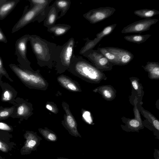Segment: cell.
Here are the masks:
<instances>
[{
	"mask_svg": "<svg viewBox=\"0 0 159 159\" xmlns=\"http://www.w3.org/2000/svg\"><path fill=\"white\" fill-rule=\"evenodd\" d=\"M29 41L39 65L49 66L55 61L57 46L55 43L34 34L30 35Z\"/></svg>",
	"mask_w": 159,
	"mask_h": 159,
	"instance_id": "6da1fadb",
	"label": "cell"
},
{
	"mask_svg": "<svg viewBox=\"0 0 159 159\" xmlns=\"http://www.w3.org/2000/svg\"><path fill=\"white\" fill-rule=\"evenodd\" d=\"M34 6L28 8V6L25 7L23 13L12 29L13 33L23 28L28 24L35 21L40 23L44 20L49 9V5Z\"/></svg>",
	"mask_w": 159,
	"mask_h": 159,
	"instance_id": "7a4b0ae2",
	"label": "cell"
},
{
	"mask_svg": "<svg viewBox=\"0 0 159 159\" xmlns=\"http://www.w3.org/2000/svg\"><path fill=\"white\" fill-rule=\"evenodd\" d=\"M72 72L90 80H98L102 74L90 62L82 57L73 55L69 68Z\"/></svg>",
	"mask_w": 159,
	"mask_h": 159,
	"instance_id": "3957f363",
	"label": "cell"
},
{
	"mask_svg": "<svg viewBox=\"0 0 159 159\" xmlns=\"http://www.w3.org/2000/svg\"><path fill=\"white\" fill-rule=\"evenodd\" d=\"M74 39L71 38L63 45L57 46L55 61L59 71H63L69 68L74 55Z\"/></svg>",
	"mask_w": 159,
	"mask_h": 159,
	"instance_id": "277c9868",
	"label": "cell"
},
{
	"mask_svg": "<svg viewBox=\"0 0 159 159\" xmlns=\"http://www.w3.org/2000/svg\"><path fill=\"white\" fill-rule=\"evenodd\" d=\"M9 66L20 79L28 85L39 88L43 87L46 85L43 79L32 70L22 69L14 64H11Z\"/></svg>",
	"mask_w": 159,
	"mask_h": 159,
	"instance_id": "5b68a950",
	"label": "cell"
},
{
	"mask_svg": "<svg viewBox=\"0 0 159 159\" xmlns=\"http://www.w3.org/2000/svg\"><path fill=\"white\" fill-rule=\"evenodd\" d=\"M30 35H24L16 41L15 54L17 57V60L20 63V67L23 69L30 70V62L27 57V44L29 41Z\"/></svg>",
	"mask_w": 159,
	"mask_h": 159,
	"instance_id": "8992f818",
	"label": "cell"
},
{
	"mask_svg": "<svg viewBox=\"0 0 159 159\" xmlns=\"http://www.w3.org/2000/svg\"><path fill=\"white\" fill-rule=\"evenodd\" d=\"M116 9L111 7H100L93 9L83 15L90 23L94 24L102 21L113 14Z\"/></svg>",
	"mask_w": 159,
	"mask_h": 159,
	"instance_id": "52a82bcc",
	"label": "cell"
},
{
	"mask_svg": "<svg viewBox=\"0 0 159 159\" xmlns=\"http://www.w3.org/2000/svg\"><path fill=\"white\" fill-rule=\"evenodd\" d=\"M83 55L87 58L98 69L110 70L112 64L98 49L87 51Z\"/></svg>",
	"mask_w": 159,
	"mask_h": 159,
	"instance_id": "ba28073f",
	"label": "cell"
},
{
	"mask_svg": "<svg viewBox=\"0 0 159 159\" xmlns=\"http://www.w3.org/2000/svg\"><path fill=\"white\" fill-rule=\"evenodd\" d=\"M24 136L25 140L21 149L20 153L21 155L30 154L32 152L37 150L42 139L36 132L31 131H26Z\"/></svg>",
	"mask_w": 159,
	"mask_h": 159,
	"instance_id": "9c48e42d",
	"label": "cell"
},
{
	"mask_svg": "<svg viewBox=\"0 0 159 159\" xmlns=\"http://www.w3.org/2000/svg\"><path fill=\"white\" fill-rule=\"evenodd\" d=\"M158 21L156 19H145L130 24L124 27L121 32L123 34L141 33L150 29V27Z\"/></svg>",
	"mask_w": 159,
	"mask_h": 159,
	"instance_id": "30bf717a",
	"label": "cell"
},
{
	"mask_svg": "<svg viewBox=\"0 0 159 159\" xmlns=\"http://www.w3.org/2000/svg\"><path fill=\"white\" fill-rule=\"evenodd\" d=\"M105 48L115 55L120 65L128 64L134 57V55L127 50L117 47H106Z\"/></svg>",
	"mask_w": 159,
	"mask_h": 159,
	"instance_id": "8fae6325",
	"label": "cell"
},
{
	"mask_svg": "<svg viewBox=\"0 0 159 159\" xmlns=\"http://www.w3.org/2000/svg\"><path fill=\"white\" fill-rule=\"evenodd\" d=\"M65 111L66 112V116L65 121L63 124L64 127L71 135L81 138V136L77 130V124L75 120L70 112L69 110L66 109Z\"/></svg>",
	"mask_w": 159,
	"mask_h": 159,
	"instance_id": "7c38bea8",
	"label": "cell"
},
{
	"mask_svg": "<svg viewBox=\"0 0 159 159\" xmlns=\"http://www.w3.org/2000/svg\"><path fill=\"white\" fill-rule=\"evenodd\" d=\"M20 1V0H0V20L5 19Z\"/></svg>",
	"mask_w": 159,
	"mask_h": 159,
	"instance_id": "4fadbf2b",
	"label": "cell"
},
{
	"mask_svg": "<svg viewBox=\"0 0 159 159\" xmlns=\"http://www.w3.org/2000/svg\"><path fill=\"white\" fill-rule=\"evenodd\" d=\"M60 11L53 3L49 6V9L44 20L43 26L48 28L54 25L58 19Z\"/></svg>",
	"mask_w": 159,
	"mask_h": 159,
	"instance_id": "5bb4252c",
	"label": "cell"
},
{
	"mask_svg": "<svg viewBox=\"0 0 159 159\" xmlns=\"http://www.w3.org/2000/svg\"><path fill=\"white\" fill-rule=\"evenodd\" d=\"M71 28V26L69 25L59 24L48 28L47 31L53 33L55 36H60L65 34Z\"/></svg>",
	"mask_w": 159,
	"mask_h": 159,
	"instance_id": "9a60e30c",
	"label": "cell"
},
{
	"mask_svg": "<svg viewBox=\"0 0 159 159\" xmlns=\"http://www.w3.org/2000/svg\"><path fill=\"white\" fill-rule=\"evenodd\" d=\"M71 3L70 0H57L53 4L57 9L61 12L58 19L64 16L69 9Z\"/></svg>",
	"mask_w": 159,
	"mask_h": 159,
	"instance_id": "2e32d148",
	"label": "cell"
},
{
	"mask_svg": "<svg viewBox=\"0 0 159 159\" xmlns=\"http://www.w3.org/2000/svg\"><path fill=\"white\" fill-rule=\"evenodd\" d=\"M151 36L150 34H134L126 35L124 38L129 42L139 44L145 42Z\"/></svg>",
	"mask_w": 159,
	"mask_h": 159,
	"instance_id": "e0dca14e",
	"label": "cell"
},
{
	"mask_svg": "<svg viewBox=\"0 0 159 159\" xmlns=\"http://www.w3.org/2000/svg\"><path fill=\"white\" fill-rule=\"evenodd\" d=\"M134 14L141 18L149 19L151 17L159 14V11L154 9H148L136 10L134 11Z\"/></svg>",
	"mask_w": 159,
	"mask_h": 159,
	"instance_id": "ac0fdd59",
	"label": "cell"
},
{
	"mask_svg": "<svg viewBox=\"0 0 159 159\" xmlns=\"http://www.w3.org/2000/svg\"><path fill=\"white\" fill-rule=\"evenodd\" d=\"M58 81L64 87L73 91H78L79 89L73 82L66 77L61 76L58 78Z\"/></svg>",
	"mask_w": 159,
	"mask_h": 159,
	"instance_id": "d6986e66",
	"label": "cell"
},
{
	"mask_svg": "<svg viewBox=\"0 0 159 159\" xmlns=\"http://www.w3.org/2000/svg\"><path fill=\"white\" fill-rule=\"evenodd\" d=\"M38 130L44 139L48 141L56 142L58 139L57 135L54 132L45 127L44 129L39 128Z\"/></svg>",
	"mask_w": 159,
	"mask_h": 159,
	"instance_id": "ffe728a7",
	"label": "cell"
},
{
	"mask_svg": "<svg viewBox=\"0 0 159 159\" xmlns=\"http://www.w3.org/2000/svg\"><path fill=\"white\" fill-rule=\"evenodd\" d=\"M152 76L158 77L159 76V64L158 62L148 61L144 67Z\"/></svg>",
	"mask_w": 159,
	"mask_h": 159,
	"instance_id": "44dd1931",
	"label": "cell"
},
{
	"mask_svg": "<svg viewBox=\"0 0 159 159\" xmlns=\"http://www.w3.org/2000/svg\"><path fill=\"white\" fill-rule=\"evenodd\" d=\"M97 49L99 50L112 64L120 65L118 60L115 55L112 53L105 47L99 48Z\"/></svg>",
	"mask_w": 159,
	"mask_h": 159,
	"instance_id": "7402d4cb",
	"label": "cell"
},
{
	"mask_svg": "<svg viewBox=\"0 0 159 159\" xmlns=\"http://www.w3.org/2000/svg\"><path fill=\"white\" fill-rule=\"evenodd\" d=\"M100 41V40L96 38L93 40H88L85 43L84 46L81 48L80 54L83 55L87 51L93 49Z\"/></svg>",
	"mask_w": 159,
	"mask_h": 159,
	"instance_id": "603a6c76",
	"label": "cell"
},
{
	"mask_svg": "<svg viewBox=\"0 0 159 159\" xmlns=\"http://www.w3.org/2000/svg\"><path fill=\"white\" fill-rule=\"evenodd\" d=\"M116 25V24H114L105 27L101 31L96 34V38L101 40L103 38L111 34L114 30Z\"/></svg>",
	"mask_w": 159,
	"mask_h": 159,
	"instance_id": "cb8c5ba5",
	"label": "cell"
},
{
	"mask_svg": "<svg viewBox=\"0 0 159 159\" xmlns=\"http://www.w3.org/2000/svg\"><path fill=\"white\" fill-rule=\"evenodd\" d=\"M12 148V144H10V142L0 137V151L7 152Z\"/></svg>",
	"mask_w": 159,
	"mask_h": 159,
	"instance_id": "d4e9b609",
	"label": "cell"
},
{
	"mask_svg": "<svg viewBox=\"0 0 159 159\" xmlns=\"http://www.w3.org/2000/svg\"><path fill=\"white\" fill-rule=\"evenodd\" d=\"M30 109L29 107L25 103L20 105L17 108L16 113L17 115L21 116H25L29 113Z\"/></svg>",
	"mask_w": 159,
	"mask_h": 159,
	"instance_id": "484cf974",
	"label": "cell"
},
{
	"mask_svg": "<svg viewBox=\"0 0 159 159\" xmlns=\"http://www.w3.org/2000/svg\"><path fill=\"white\" fill-rule=\"evenodd\" d=\"M13 110V107L0 110V119H4L9 117L12 113Z\"/></svg>",
	"mask_w": 159,
	"mask_h": 159,
	"instance_id": "4316f807",
	"label": "cell"
},
{
	"mask_svg": "<svg viewBox=\"0 0 159 159\" xmlns=\"http://www.w3.org/2000/svg\"><path fill=\"white\" fill-rule=\"evenodd\" d=\"M30 2V7L38 5H44L50 4L52 0H28Z\"/></svg>",
	"mask_w": 159,
	"mask_h": 159,
	"instance_id": "83f0119b",
	"label": "cell"
},
{
	"mask_svg": "<svg viewBox=\"0 0 159 159\" xmlns=\"http://www.w3.org/2000/svg\"><path fill=\"white\" fill-rule=\"evenodd\" d=\"M12 93L11 91L8 89H6L2 93V100L4 102L10 101L12 98Z\"/></svg>",
	"mask_w": 159,
	"mask_h": 159,
	"instance_id": "f1b7e54d",
	"label": "cell"
},
{
	"mask_svg": "<svg viewBox=\"0 0 159 159\" xmlns=\"http://www.w3.org/2000/svg\"><path fill=\"white\" fill-rule=\"evenodd\" d=\"M85 121L89 124L92 122V120L90 113L88 111L84 112L82 115Z\"/></svg>",
	"mask_w": 159,
	"mask_h": 159,
	"instance_id": "f546056e",
	"label": "cell"
},
{
	"mask_svg": "<svg viewBox=\"0 0 159 159\" xmlns=\"http://www.w3.org/2000/svg\"><path fill=\"white\" fill-rule=\"evenodd\" d=\"M2 75L8 77V75L4 67L2 60L0 56V75Z\"/></svg>",
	"mask_w": 159,
	"mask_h": 159,
	"instance_id": "4dcf8cb0",
	"label": "cell"
},
{
	"mask_svg": "<svg viewBox=\"0 0 159 159\" xmlns=\"http://www.w3.org/2000/svg\"><path fill=\"white\" fill-rule=\"evenodd\" d=\"M0 129L7 131H11L13 129L7 124L2 122H0Z\"/></svg>",
	"mask_w": 159,
	"mask_h": 159,
	"instance_id": "1f68e13d",
	"label": "cell"
},
{
	"mask_svg": "<svg viewBox=\"0 0 159 159\" xmlns=\"http://www.w3.org/2000/svg\"><path fill=\"white\" fill-rule=\"evenodd\" d=\"M7 40L6 37L0 27V43L3 42L7 43Z\"/></svg>",
	"mask_w": 159,
	"mask_h": 159,
	"instance_id": "d6a6232c",
	"label": "cell"
},
{
	"mask_svg": "<svg viewBox=\"0 0 159 159\" xmlns=\"http://www.w3.org/2000/svg\"><path fill=\"white\" fill-rule=\"evenodd\" d=\"M129 124L134 127H137L139 126L140 123L138 120L133 119L131 120L129 122Z\"/></svg>",
	"mask_w": 159,
	"mask_h": 159,
	"instance_id": "836d02e7",
	"label": "cell"
},
{
	"mask_svg": "<svg viewBox=\"0 0 159 159\" xmlns=\"http://www.w3.org/2000/svg\"><path fill=\"white\" fill-rule=\"evenodd\" d=\"M103 94L107 98H110L111 97L112 94L109 90L107 89L104 90L103 91Z\"/></svg>",
	"mask_w": 159,
	"mask_h": 159,
	"instance_id": "e575fe53",
	"label": "cell"
},
{
	"mask_svg": "<svg viewBox=\"0 0 159 159\" xmlns=\"http://www.w3.org/2000/svg\"><path fill=\"white\" fill-rule=\"evenodd\" d=\"M132 84L134 89L137 90L138 89V85L137 82L136 80H134L132 82Z\"/></svg>",
	"mask_w": 159,
	"mask_h": 159,
	"instance_id": "d590c367",
	"label": "cell"
},
{
	"mask_svg": "<svg viewBox=\"0 0 159 159\" xmlns=\"http://www.w3.org/2000/svg\"><path fill=\"white\" fill-rule=\"evenodd\" d=\"M153 124L155 128L157 130L159 129V122L157 120H155L153 121Z\"/></svg>",
	"mask_w": 159,
	"mask_h": 159,
	"instance_id": "8d00e7d4",
	"label": "cell"
},
{
	"mask_svg": "<svg viewBox=\"0 0 159 159\" xmlns=\"http://www.w3.org/2000/svg\"><path fill=\"white\" fill-rule=\"evenodd\" d=\"M46 108L48 110L52 111L53 112H55V110L54 108H53V107L52 106V105L49 104H47L46 106Z\"/></svg>",
	"mask_w": 159,
	"mask_h": 159,
	"instance_id": "74e56055",
	"label": "cell"
},
{
	"mask_svg": "<svg viewBox=\"0 0 159 159\" xmlns=\"http://www.w3.org/2000/svg\"><path fill=\"white\" fill-rule=\"evenodd\" d=\"M57 159H69V158H65V157H57Z\"/></svg>",
	"mask_w": 159,
	"mask_h": 159,
	"instance_id": "f35d334b",
	"label": "cell"
},
{
	"mask_svg": "<svg viewBox=\"0 0 159 159\" xmlns=\"http://www.w3.org/2000/svg\"><path fill=\"white\" fill-rule=\"evenodd\" d=\"M0 159H3L0 156Z\"/></svg>",
	"mask_w": 159,
	"mask_h": 159,
	"instance_id": "ab89813d",
	"label": "cell"
}]
</instances>
